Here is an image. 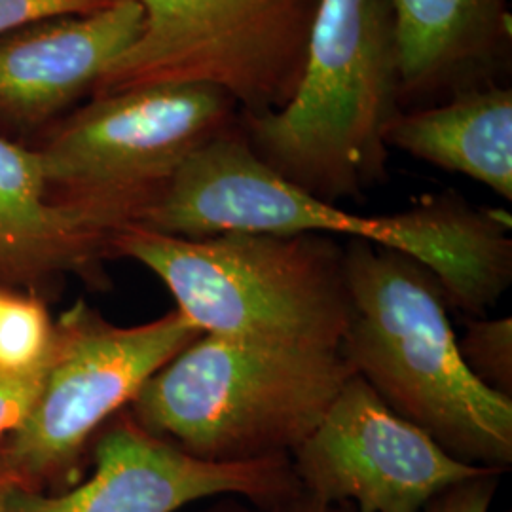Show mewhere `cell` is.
<instances>
[{
  "label": "cell",
  "instance_id": "cell-1",
  "mask_svg": "<svg viewBox=\"0 0 512 512\" xmlns=\"http://www.w3.org/2000/svg\"><path fill=\"white\" fill-rule=\"evenodd\" d=\"M137 224L181 238L255 232L368 241L427 266L450 310L471 317H484L512 283L509 213L475 207L448 190L393 215H355L281 179L236 128L192 152Z\"/></svg>",
  "mask_w": 512,
  "mask_h": 512
},
{
  "label": "cell",
  "instance_id": "cell-2",
  "mask_svg": "<svg viewBox=\"0 0 512 512\" xmlns=\"http://www.w3.org/2000/svg\"><path fill=\"white\" fill-rule=\"evenodd\" d=\"M349 325L340 353L395 414L461 463L512 465V401L463 363L437 275L401 251L348 239Z\"/></svg>",
  "mask_w": 512,
  "mask_h": 512
},
{
  "label": "cell",
  "instance_id": "cell-3",
  "mask_svg": "<svg viewBox=\"0 0 512 512\" xmlns=\"http://www.w3.org/2000/svg\"><path fill=\"white\" fill-rule=\"evenodd\" d=\"M401 99L389 0H319L291 99L243 114L239 133L262 164L311 196L361 200L387 179L385 129Z\"/></svg>",
  "mask_w": 512,
  "mask_h": 512
},
{
  "label": "cell",
  "instance_id": "cell-4",
  "mask_svg": "<svg viewBox=\"0 0 512 512\" xmlns=\"http://www.w3.org/2000/svg\"><path fill=\"white\" fill-rule=\"evenodd\" d=\"M112 255L164 281L202 334L294 351H340L349 325L346 249L321 234L169 236L124 226Z\"/></svg>",
  "mask_w": 512,
  "mask_h": 512
},
{
  "label": "cell",
  "instance_id": "cell-5",
  "mask_svg": "<svg viewBox=\"0 0 512 512\" xmlns=\"http://www.w3.org/2000/svg\"><path fill=\"white\" fill-rule=\"evenodd\" d=\"M351 376L340 351L202 334L148 378L128 412L148 433L203 461L291 456Z\"/></svg>",
  "mask_w": 512,
  "mask_h": 512
},
{
  "label": "cell",
  "instance_id": "cell-6",
  "mask_svg": "<svg viewBox=\"0 0 512 512\" xmlns=\"http://www.w3.org/2000/svg\"><path fill=\"white\" fill-rule=\"evenodd\" d=\"M139 35L93 88L209 86L255 116L291 99L319 0H137Z\"/></svg>",
  "mask_w": 512,
  "mask_h": 512
},
{
  "label": "cell",
  "instance_id": "cell-7",
  "mask_svg": "<svg viewBox=\"0 0 512 512\" xmlns=\"http://www.w3.org/2000/svg\"><path fill=\"white\" fill-rule=\"evenodd\" d=\"M202 330L179 310L118 327L86 302L55 323L54 351L27 418L0 440V482L38 490L76 469L93 437Z\"/></svg>",
  "mask_w": 512,
  "mask_h": 512
},
{
  "label": "cell",
  "instance_id": "cell-8",
  "mask_svg": "<svg viewBox=\"0 0 512 512\" xmlns=\"http://www.w3.org/2000/svg\"><path fill=\"white\" fill-rule=\"evenodd\" d=\"M236 103L209 86H145L95 97L40 150L65 200L147 209L198 148L234 128Z\"/></svg>",
  "mask_w": 512,
  "mask_h": 512
},
{
  "label": "cell",
  "instance_id": "cell-9",
  "mask_svg": "<svg viewBox=\"0 0 512 512\" xmlns=\"http://www.w3.org/2000/svg\"><path fill=\"white\" fill-rule=\"evenodd\" d=\"M289 458L304 494L357 512H423L450 486L495 473L452 458L357 374Z\"/></svg>",
  "mask_w": 512,
  "mask_h": 512
},
{
  "label": "cell",
  "instance_id": "cell-10",
  "mask_svg": "<svg viewBox=\"0 0 512 512\" xmlns=\"http://www.w3.org/2000/svg\"><path fill=\"white\" fill-rule=\"evenodd\" d=\"M4 484V482H2ZM289 456L213 463L143 429L122 410L93 444V473L63 494L4 484V512H177L224 495L268 503L300 494Z\"/></svg>",
  "mask_w": 512,
  "mask_h": 512
},
{
  "label": "cell",
  "instance_id": "cell-11",
  "mask_svg": "<svg viewBox=\"0 0 512 512\" xmlns=\"http://www.w3.org/2000/svg\"><path fill=\"white\" fill-rule=\"evenodd\" d=\"M40 150L0 137V285H35L48 277L99 279L112 239L137 224L145 209L133 203L80 202L48 196Z\"/></svg>",
  "mask_w": 512,
  "mask_h": 512
},
{
  "label": "cell",
  "instance_id": "cell-12",
  "mask_svg": "<svg viewBox=\"0 0 512 512\" xmlns=\"http://www.w3.org/2000/svg\"><path fill=\"white\" fill-rule=\"evenodd\" d=\"M137 0L46 19L0 37V118L38 126L90 92L139 35Z\"/></svg>",
  "mask_w": 512,
  "mask_h": 512
},
{
  "label": "cell",
  "instance_id": "cell-13",
  "mask_svg": "<svg viewBox=\"0 0 512 512\" xmlns=\"http://www.w3.org/2000/svg\"><path fill=\"white\" fill-rule=\"evenodd\" d=\"M401 97L490 80L511 40L507 0H389Z\"/></svg>",
  "mask_w": 512,
  "mask_h": 512
},
{
  "label": "cell",
  "instance_id": "cell-14",
  "mask_svg": "<svg viewBox=\"0 0 512 512\" xmlns=\"http://www.w3.org/2000/svg\"><path fill=\"white\" fill-rule=\"evenodd\" d=\"M385 145L512 200L511 88L486 80L452 92L439 107L399 110Z\"/></svg>",
  "mask_w": 512,
  "mask_h": 512
},
{
  "label": "cell",
  "instance_id": "cell-15",
  "mask_svg": "<svg viewBox=\"0 0 512 512\" xmlns=\"http://www.w3.org/2000/svg\"><path fill=\"white\" fill-rule=\"evenodd\" d=\"M54 336L55 323L40 300L6 291L0 306V370L27 372L46 363Z\"/></svg>",
  "mask_w": 512,
  "mask_h": 512
},
{
  "label": "cell",
  "instance_id": "cell-16",
  "mask_svg": "<svg viewBox=\"0 0 512 512\" xmlns=\"http://www.w3.org/2000/svg\"><path fill=\"white\" fill-rule=\"evenodd\" d=\"M461 359L476 380L512 401V319L473 317L458 336Z\"/></svg>",
  "mask_w": 512,
  "mask_h": 512
},
{
  "label": "cell",
  "instance_id": "cell-17",
  "mask_svg": "<svg viewBox=\"0 0 512 512\" xmlns=\"http://www.w3.org/2000/svg\"><path fill=\"white\" fill-rule=\"evenodd\" d=\"M118 0H0V37L46 19L93 14Z\"/></svg>",
  "mask_w": 512,
  "mask_h": 512
},
{
  "label": "cell",
  "instance_id": "cell-18",
  "mask_svg": "<svg viewBox=\"0 0 512 512\" xmlns=\"http://www.w3.org/2000/svg\"><path fill=\"white\" fill-rule=\"evenodd\" d=\"M50 361L52 353L46 363L27 372L0 370V440L27 418L44 384Z\"/></svg>",
  "mask_w": 512,
  "mask_h": 512
},
{
  "label": "cell",
  "instance_id": "cell-19",
  "mask_svg": "<svg viewBox=\"0 0 512 512\" xmlns=\"http://www.w3.org/2000/svg\"><path fill=\"white\" fill-rule=\"evenodd\" d=\"M499 478V473H484L458 482L437 495L423 512H490Z\"/></svg>",
  "mask_w": 512,
  "mask_h": 512
},
{
  "label": "cell",
  "instance_id": "cell-20",
  "mask_svg": "<svg viewBox=\"0 0 512 512\" xmlns=\"http://www.w3.org/2000/svg\"><path fill=\"white\" fill-rule=\"evenodd\" d=\"M200 512H357L349 505H336V503H325L319 501L311 495L300 494L277 499V501H268V503H258L245 497H236V495H224V497H215L211 499L209 505H205Z\"/></svg>",
  "mask_w": 512,
  "mask_h": 512
},
{
  "label": "cell",
  "instance_id": "cell-21",
  "mask_svg": "<svg viewBox=\"0 0 512 512\" xmlns=\"http://www.w3.org/2000/svg\"><path fill=\"white\" fill-rule=\"evenodd\" d=\"M8 289H10V287H2V285H0V306H2V300H4V296H6V291H8Z\"/></svg>",
  "mask_w": 512,
  "mask_h": 512
},
{
  "label": "cell",
  "instance_id": "cell-22",
  "mask_svg": "<svg viewBox=\"0 0 512 512\" xmlns=\"http://www.w3.org/2000/svg\"><path fill=\"white\" fill-rule=\"evenodd\" d=\"M2 497H4V484L0 482V512H4V509H2Z\"/></svg>",
  "mask_w": 512,
  "mask_h": 512
},
{
  "label": "cell",
  "instance_id": "cell-23",
  "mask_svg": "<svg viewBox=\"0 0 512 512\" xmlns=\"http://www.w3.org/2000/svg\"><path fill=\"white\" fill-rule=\"evenodd\" d=\"M503 512H511V511H503Z\"/></svg>",
  "mask_w": 512,
  "mask_h": 512
}]
</instances>
